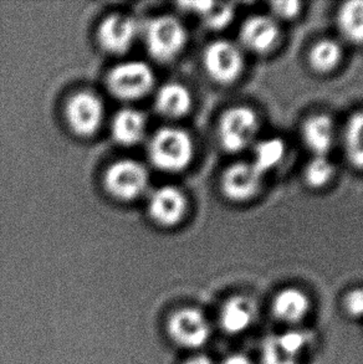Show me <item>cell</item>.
Returning a JSON list of instances; mask_svg holds the SVG:
<instances>
[{
  "label": "cell",
  "mask_w": 363,
  "mask_h": 364,
  "mask_svg": "<svg viewBox=\"0 0 363 364\" xmlns=\"http://www.w3.org/2000/svg\"><path fill=\"white\" fill-rule=\"evenodd\" d=\"M204 68L211 79L219 84H231L238 79L243 69V55L231 41L218 40L204 51Z\"/></svg>",
  "instance_id": "52a82bcc"
},
{
  "label": "cell",
  "mask_w": 363,
  "mask_h": 364,
  "mask_svg": "<svg viewBox=\"0 0 363 364\" xmlns=\"http://www.w3.org/2000/svg\"><path fill=\"white\" fill-rule=\"evenodd\" d=\"M299 1H274L271 3V10L274 13L275 16H278L280 19H293L300 11Z\"/></svg>",
  "instance_id": "484cf974"
},
{
  "label": "cell",
  "mask_w": 363,
  "mask_h": 364,
  "mask_svg": "<svg viewBox=\"0 0 363 364\" xmlns=\"http://www.w3.org/2000/svg\"><path fill=\"white\" fill-rule=\"evenodd\" d=\"M191 96L186 86L171 82L163 85L156 97V107L167 117H181L189 111Z\"/></svg>",
  "instance_id": "ac0fdd59"
},
{
  "label": "cell",
  "mask_w": 363,
  "mask_h": 364,
  "mask_svg": "<svg viewBox=\"0 0 363 364\" xmlns=\"http://www.w3.org/2000/svg\"><path fill=\"white\" fill-rule=\"evenodd\" d=\"M261 174L253 163H236L221 177V191L228 199L244 202L254 197L261 188Z\"/></svg>",
  "instance_id": "8fae6325"
},
{
  "label": "cell",
  "mask_w": 363,
  "mask_h": 364,
  "mask_svg": "<svg viewBox=\"0 0 363 364\" xmlns=\"http://www.w3.org/2000/svg\"><path fill=\"white\" fill-rule=\"evenodd\" d=\"M337 24L344 39L352 44H363V0L344 3L339 10Z\"/></svg>",
  "instance_id": "d6986e66"
},
{
  "label": "cell",
  "mask_w": 363,
  "mask_h": 364,
  "mask_svg": "<svg viewBox=\"0 0 363 364\" xmlns=\"http://www.w3.org/2000/svg\"><path fill=\"white\" fill-rule=\"evenodd\" d=\"M344 152L354 167L363 169V112L349 119L344 127Z\"/></svg>",
  "instance_id": "44dd1931"
},
{
  "label": "cell",
  "mask_w": 363,
  "mask_h": 364,
  "mask_svg": "<svg viewBox=\"0 0 363 364\" xmlns=\"http://www.w3.org/2000/svg\"><path fill=\"white\" fill-rule=\"evenodd\" d=\"M221 364H251V362L246 355H234L223 360Z\"/></svg>",
  "instance_id": "4316f807"
},
{
  "label": "cell",
  "mask_w": 363,
  "mask_h": 364,
  "mask_svg": "<svg viewBox=\"0 0 363 364\" xmlns=\"http://www.w3.org/2000/svg\"><path fill=\"white\" fill-rule=\"evenodd\" d=\"M279 39V28L273 18L254 15L246 20L241 30V44L253 53L270 51Z\"/></svg>",
  "instance_id": "4fadbf2b"
},
{
  "label": "cell",
  "mask_w": 363,
  "mask_h": 364,
  "mask_svg": "<svg viewBox=\"0 0 363 364\" xmlns=\"http://www.w3.org/2000/svg\"><path fill=\"white\" fill-rule=\"evenodd\" d=\"M147 169L132 159H121L110 166L105 174V186L113 197L133 200L147 188Z\"/></svg>",
  "instance_id": "8992f818"
},
{
  "label": "cell",
  "mask_w": 363,
  "mask_h": 364,
  "mask_svg": "<svg viewBox=\"0 0 363 364\" xmlns=\"http://www.w3.org/2000/svg\"><path fill=\"white\" fill-rule=\"evenodd\" d=\"M259 129L256 114L248 107H233L221 116L218 137L226 152L238 153L249 147Z\"/></svg>",
  "instance_id": "277c9868"
},
{
  "label": "cell",
  "mask_w": 363,
  "mask_h": 364,
  "mask_svg": "<svg viewBox=\"0 0 363 364\" xmlns=\"http://www.w3.org/2000/svg\"><path fill=\"white\" fill-rule=\"evenodd\" d=\"M111 131L116 142L132 146L140 142L146 133V117L137 109H121L113 117Z\"/></svg>",
  "instance_id": "e0dca14e"
},
{
  "label": "cell",
  "mask_w": 363,
  "mask_h": 364,
  "mask_svg": "<svg viewBox=\"0 0 363 364\" xmlns=\"http://www.w3.org/2000/svg\"><path fill=\"white\" fill-rule=\"evenodd\" d=\"M167 332L171 340L186 350H196L211 337V325L206 315L194 307H184L168 318Z\"/></svg>",
  "instance_id": "5b68a950"
},
{
  "label": "cell",
  "mask_w": 363,
  "mask_h": 364,
  "mask_svg": "<svg viewBox=\"0 0 363 364\" xmlns=\"http://www.w3.org/2000/svg\"><path fill=\"white\" fill-rule=\"evenodd\" d=\"M344 309L354 318L363 317V289L349 291L344 297Z\"/></svg>",
  "instance_id": "d4e9b609"
},
{
  "label": "cell",
  "mask_w": 363,
  "mask_h": 364,
  "mask_svg": "<svg viewBox=\"0 0 363 364\" xmlns=\"http://www.w3.org/2000/svg\"><path fill=\"white\" fill-rule=\"evenodd\" d=\"M309 310V297L295 287H288L280 291L271 304V311L275 318L288 325H296L301 322Z\"/></svg>",
  "instance_id": "9a60e30c"
},
{
  "label": "cell",
  "mask_w": 363,
  "mask_h": 364,
  "mask_svg": "<svg viewBox=\"0 0 363 364\" xmlns=\"http://www.w3.org/2000/svg\"><path fill=\"white\" fill-rule=\"evenodd\" d=\"M335 167L326 156H315L305 169V179L310 187L322 188L332 179Z\"/></svg>",
  "instance_id": "cb8c5ba5"
},
{
  "label": "cell",
  "mask_w": 363,
  "mask_h": 364,
  "mask_svg": "<svg viewBox=\"0 0 363 364\" xmlns=\"http://www.w3.org/2000/svg\"><path fill=\"white\" fill-rule=\"evenodd\" d=\"M144 40L149 54L158 61H171L181 54L186 44V28L172 15L149 20L144 29Z\"/></svg>",
  "instance_id": "7a4b0ae2"
},
{
  "label": "cell",
  "mask_w": 363,
  "mask_h": 364,
  "mask_svg": "<svg viewBox=\"0 0 363 364\" xmlns=\"http://www.w3.org/2000/svg\"><path fill=\"white\" fill-rule=\"evenodd\" d=\"M188 8L201 14L203 21L211 29H223L231 23L234 16V6L226 3H189Z\"/></svg>",
  "instance_id": "7402d4cb"
},
{
  "label": "cell",
  "mask_w": 363,
  "mask_h": 364,
  "mask_svg": "<svg viewBox=\"0 0 363 364\" xmlns=\"http://www.w3.org/2000/svg\"><path fill=\"white\" fill-rule=\"evenodd\" d=\"M148 212L154 222L163 227H173L186 214V196L179 188L172 186L158 188L149 197Z\"/></svg>",
  "instance_id": "7c38bea8"
},
{
  "label": "cell",
  "mask_w": 363,
  "mask_h": 364,
  "mask_svg": "<svg viewBox=\"0 0 363 364\" xmlns=\"http://www.w3.org/2000/svg\"><path fill=\"white\" fill-rule=\"evenodd\" d=\"M193 153L191 136L181 128H161L153 134L148 147L151 162L166 172L183 171L189 166Z\"/></svg>",
  "instance_id": "6da1fadb"
},
{
  "label": "cell",
  "mask_w": 363,
  "mask_h": 364,
  "mask_svg": "<svg viewBox=\"0 0 363 364\" xmlns=\"http://www.w3.org/2000/svg\"><path fill=\"white\" fill-rule=\"evenodd\" d=\"M184 364H213V362L206 355H196V357H191V360H186Z\"/></svg>",
  "instance_id": "83f0119b"
},
{
  "label": "cell",
  "mask_w": 363,
  "mask_h": 364,
  "mask_svg": "<svg viewBox=\"0 0 363 364\" xmlns=\"http://www.w3.org/2000/svg\"><path fill=\"white\" fill-rule=\"evenodd\" d=\"M309 343V333L304 331L269 336L261 346L263 364H299L300 355Z\"/></svg>",
  "instance_id": "9c48e42d"
},
{
  "label": "cell",
  "mask_w": 363,
  "mask_h": 364,
  "mask_svg": "<svg viewBox=\"0 0 363 364\" xmlns=\"http://www.w3.org/2000/svg\"><path fill=\"white\" fill-rule=\"evenodd\" d=\"M103 104L90 91L75 94L66 106V119L76 134L88 137L98 131L103 119Z\"/></svg>",
  "instance_id": "ba28073f"
},
{
  "label": "cell",
  "mask_w": 363,
  "mask_h": 364,
  "mask_svg": "<svg viewBox=\"0 0 363 364\" xmlns=\"http://www.w3.org/2000/svg\"><path fill=\"white\" fill-rule=\"evenodd\" d=\"M136 20L125 14H112L105 18L98 28V43L111 54H125L136 39Z\"/></svg>",
  "instance_id": "30bf717a"
},
{
  "label": "cell",
  "mask_w": 363,
  "mask_h": 364,
  "mask_svg": "<svg viewBox=\"0 0 363 364\" xmlns=\"http://www.w3.org/2000/svg\"><path fill=\"white\" fill-rule=\"evenodd\" d=\"M310 65L317 73H330L339 65L341 48L332 40H321L310 51Z\"/></svg>",
  "instance_id": "603a6c76"
},
{
  "label": "cell",
  "mask_w": 363,
  "mask_h": 364,
  "mask_svg": "<svg viewBox=\"0 0 363 364\" xmlns=\"http://www.w3.org/2000/svg\"><path fill=\"white\" fill-rule=\"evenodd\" d=\"M154 74L142 61H127L115 66L107 76V86L121 100L141 99L152 90Z\"/></svg>",
  "instance_id": "3957f363"
},
{
  "label": "cell",
  "mask_w": 363,
  "mask_h": 364,
  "mask_svg": "<svg viewBox=\"0 0 363 364\" xmlns=\"http://www.w3.org/2000/svg\"><path fill=\"white\" fill-rule=\"evenodd\" d=\"M302 138L306 147L315 156H326L335 142V126L332 119L325 114L310 117L302 127Z\"/></svg>",
  "instance_id": "2e32d148"
},
{
  "label": "cell",
  "mask_w": 363,
  "mask_h": 364,
  "mask_svg": "<svg viewBox=\"0 0 363 364\" xmlns=\"http://www.w3.org/2000/svg\"><path fill=\"white\" fill-rule=\"evenodd\" d=\"M256 317V304L246 296H234L221 307L219 321L224 332L239 335L253 325Z\"/></svg>",
  "instance_id": "5bb4252c"
},
{
  "label": "cell",
  "mask_w": 363,
  "mask_h": 364,
  "mask_svg": "<svg viewBox=\"0 0 363 364\" xmlns=\"http://www.w3.org/2000/svg\"><path fill=\"white\" fill-rule=\"evenodd\" d=\"M286 147L280 138H266L254 147L253 166L264 176L284 161Z\"/></svg>",
  "instance_id": "ffe728a7"
}]
</instances>
